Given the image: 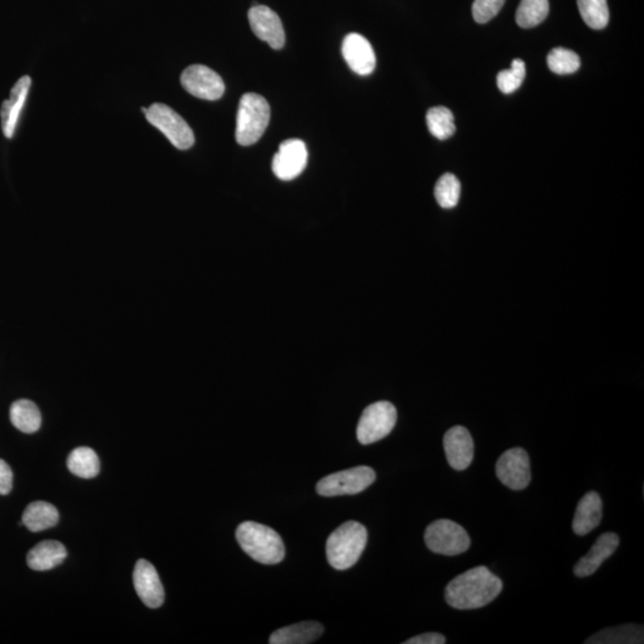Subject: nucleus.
Returning <instances> with one entry per match:
<instances>
[{
	"mask_svg": "<svg viewBox=\"0 0 644 644\" xmlns=\"http://www.w3.org/2000/svg\"><path fill=\"white\" fill-rule=\"evenodd\" d=\"M503 591V582L485 565L469 569L448 583L445 601L457 610H474L490 604Z\"/></svg>",
	"mask_w": 644,
	"mask_h": 644,
	"instance_id": "nucleus-1",
	"label": "nucleus"
},
{
	"mask_svg": "<svg viewBox=\"0 0 644 644\" xmlns=\"http://www.w3.org/2000/svg\"><path fill=\"white\" fill-rule=\"evenodd\" d=\"M237 539L243 552L257 563L277 564L286 556L283 539L263 524L245 522L237 529Z\"/></svg>",
	"mask_w": 644,
	"mask_h": 644,
	"instance_id": "nucleus-2",
	"label": "nucleus"
},
{
	"mask_svg": "<svg viewBox=\"0 0 644 644\" xmlns=\"http://www.w3.org/2000/svg\"><path fill=\"white\" fill-rule=\"evenodd\" d=\"M368 542V531L357 522H346L331 534L326 543L328 564L336 571H346L357 564Z\"/></svg>",
	"mask_w": 644,
	"mask_h": 644,
	"instance_id": "nucleus-3",
	"label": "nucleus"
},
{
	"mask_svg": "<svg viewBox=\"0 0 644 644\" xmlns=\"http://www.w3.org/2000/svg\"><path fill=\"white\" fill-rule=\"evenodd\" d=\"M268 100L257 93H246L239 103L235 138L241 146L256 144L263 137L270 122Z\"/></svg>",
	"mask_w": 644,
	"mask_h": 644,
	"instance_id": "nucleus-4",
	"label": "nucleus"
},
{
	"mask_svg": "<svg viewBox=\"0 0 644 644\" xmlns=\"http://www.w3.org/2000/svg\"><path fill=\"white\" fill-rule=\"evenodd\" d=\"M425 543L431 552L456 556L470 548V537L459 524L449 519L431 523L425 531Z\"/></svg>",
	"mask_w": 644,
	"mask_h": 644,
	"instance_id": "nucleus-5",
	"label": "nucleus"
},
{
	"mask_svg": "<svg viewBox=\"0 0 644 644\" xmlns=\"http://www.w3.org/2000/svg\"><path fill=\"white\" fill-rule=\"evenodd\" d=\"M398 421V413L394 404L388 402H378L366 407L359 419L357 438L359 443L369 445L384 440Z\"/></svg>",
	"mask_w": 644,
	"mask_h": 644,
	"instance_id": "nucleus-6",
	"label": "nucleus"
},
{
	"mask_svg": "<svg viewBox=\"0 0 644 644\" xmlns=\"http://www.w3.org/2000/svg\"><path fill=\"white\" fill-rule=\"evenodd\" d=\"M376 480L375 471L370 467L351 468L322 478L317 492L322 497L354 496L372 486Z\"/></svg>",
	"mask_w": 644,
	"mask_h": 644,
	"instance_id": "nucleus-7",
	"label": "nucleus"
},
{
	"mask_svg": "<svg viewBox=\"0 0 644 644\" xmlns=\"http://www.w3.org/2000/svg\"><path fill=\"white\" fill-rule=\"evenodd\" d=\"M146 118L168 138L175 148L189 149L194 144V135L185 119L165 104L156 103L147 109Z\"/></svg>",
	"mask_w": 644,
	"mask_h": 644,
	"instance_id": "nucleus-8",
	"label": "nucleus"
},
{
	"mask_svg": "<svg viewBox=\"0 0 644 644\" xmlns=\"http://www.w3.org/2000/svg\"><path fill=\"white\" fill-rule=\"evenodd\" d=\"M496 474L508 488L526 489L531 481L529 455L522 448L510 449L497 459Z\"/></svg>",
	"mask_w": 644,
	"mask_h": 644,
	"instance_id": "nucleus-9",
	"label": "nucleus"
},
{
	"mask_svg": "<svg viewBox=\"0 0 644 644\" xmlns=\"http://www.w3.org/2000/svg\"><path fill=\"white\" fill-rule=\"evenodd\" d=\"M181 82L186 92L200 99H220L224 93L223 78L207 66L193 65L188 67L182 73Z\"/></svg>",
	"mask_w": 644,
	"mask_h": 644,
	"instance_id": "nucleus-10",
	"label": "nucleus"
},
{
	"mask_svg": "<svg viewBox=\"0 0 644 644\" xmlns=\"http://www.w3.org/2000/svg\"><path fill=\"white\" fill-rule=\"evenodd\" d=\"M308 152L305 142L289 138L279 145L272 160V171L280 181H293L305 171Z\"/></svg>",
	"mask_w": 644,
	"mask_h": 644,
	"instance_id": "nucleus-11",
	"label": "nucleus"
},
{
	"mask_svg": "<svg viewBox=\"0 0 644 644\" xmlns=\"http://www.w3.org/2000/svg\"><path fill=\"white\" fill-rule=\"evenodd\" d=\"M249 21L254 35L267 43L272 50H282L286 33L279 14L268 6L254 5L249 11Z\"/></svg>",
	"mask_w": 644,
	"mask_h": 644,
	"instance_id": "nucleus-12",
	"label": "nucleus"
},
{
	"mask_svg": "<svg viewBox=\"0 0 644 644\" xmlns=\"http://www.w3.org/2000/svg\"><path fill=\"white\" fill-rule=\"evenodd\" d=\"M133 582L135 591L146 606L158 609L163 605L165 593L158 572L148 561H137L135 565Z\"/></svg>",
	"mask_w": 644,
	"mask_h": 644,
	"instance_id": "nucleus-13",
	"label": "nucleus"
},
{
	"mask_svg": "<svg viewBox=\"0 0 644 644\" xmlns=\"http://www.w3.org/2000/svg\"><path fill=\"white\" fill-rule=\"evenodd\" d=\"M342 53L350 69L359 76H369L375 70V52L369 41L359 33H349L344 39Z\"/></svg>",
	"mask_w": 644,
	"mask_h": 644,
	"instance_id": "nucleus-14",
	"label": "nucleus"
},
{
	"mask_svg": "<svg viewBox=\"0 0 644 644\" xmlns=\"http://www.w3.org/2000/svg\"><path fill=\"white\" fill-rule=\"evenodd\" d=\"M444 451L448 463L455 470H466L474 459V440L469 431L455 426L445 433Z\"/></svg>",
	"mask_w": 644,
	"mask_h": 644,
	"instance_id": "nucleus-15",
	"label": "nucleus"
},
{
	"mask_svg": "<svg viewBox=\"0 0 644 644\" xmlns=\"http://www.w3.org/2000/svg\"><path fill=\"white\" fill-rule=\"evenodd\" d=\"M618 545H620V537L615 533H605L597 538L593 546L589 553L578 561L574 565V574L578 578H587L594 574L604 561L613 555Z\"/></svg>",
	"mask_w": 644,
	"mask_h": 644,
	"instance_id": "nucleus-16",
	"label": "nucleus"
},
{
	"mask_svg": "<svg viewBox=\"0 0 644 644\" xmlns=\"http://www.w3.org/2000/svg\"><path fill=\"white\" fill-rule=\"evenodd\" d=\"M30 86H32L30 77H22L11 90L10 99L3 103L0 118H2L3 134L7 138L13 137L16 132L18 118L27 100Z\"/></svg>",
	"mask_w": 644,
	"mask_h": 644,
	"instance_id": "nucleus-17",
	"label": "nucleus"
},
{
	"mask_svg": "<svg viewBox=\"0 0 644 644\" xmlns=\"http://www.w3.org/2000/svg\"><path fill=\"white\" fill-rule=\"evenodd\" d=\"M602 519V501L597 492H589L579 501L576 507L574 519H573V531L578 536H585L592 530L598 527Z\"/></svg>",
	"mask_w": 644,
	"mask_h": 644,
	"instance_id": "nucleus-18",
	"label": "nucleus"
},
{
	"mask_svg": "<svg viewBox=\"0 0 644 644\" xmlns=\"http://www.w3.org/2000/svg\"><path fill=\"white\" fill-rule=\"evenodd\" d=\"M324 634V627L317 621H301L279 629L270 636L271 644H308L316 642Z\"/></svg>",
	"mask_w": 644,
	"mask_h": 644,
	"instance_id": "nucleus-19",
	"label": "nucleus"
},
{
	"mask_svg": "<svg viewBox=\"0 0 644 644\" xmlns=\"http://www.w3.org/2000/svg\"><path fill=\"white\" fill-rule=\"evenodd\" d=\"M65 546L60 542L44 541L30 550L27 563L30 568L37 572L50 571L58 567L66 559Z\"/></svg>",
	"mask_w": 644,
	"mask_h": 644,
	"instance_id": "nucleus-20",
	"label": "nucleus"
},
{
	"mask_svg": "<svg viewBox=\"0 0 644 644\" xmlns=\"http://www.w3.org/2000/svg\"><path fill=\"white\" fill-rule=\"evenodd\" d=\"M59 522V512L52 504L35 501L29 505L22 516V524L32 533L50 529Z\"/></svg>",
	"mask_w": 644,
	"mask_h": 644,
	"instance_id": "nucleus-21",
	"label": "nucleus"
},
{
	"mask_svg": "<svg viewBox=\"0 0 644 644\" xmlns=\"http://www.w3.org/2000/svg\"><path fill=\"white\" fill-rule=\"evenodd\" d=\"M10 419L17 430L24 433H33L41 428V413L36 404L29 400H18L10 410Z\"/></svg>",
	"mask_w": 644,
	"mask_h": 644,
	"instance_id": "nucleus-22",
	"label": "nucleus"
},
{
	"mask_svg": "<svg viewBox=\"0 0 644 644\" xmlns=\"http://www.w3.org/2000/svg\"><path fill=\"white\" fill-rule=\"evenodd\" d=\"M67 467L71 473L78 478H92L99 474L100 463L99 456L90 448H77L67 459Z\"/></svg>",
	"mask_w": 644,
	"mask_h": 644,
	"instance_id": "nucleus-23",
	"label": "nucleus"
},
{
	"mask_svg": "<svg viewBox=\"0 0 644 644\" xmlns=\"http://www.w3.org/2000/svg\"><path fill=\"white\" fill-rule=\"evenodd\" d=\"M548 0H522L516 14L519 27L530 29L537 27L548 17Z\"/></svg>",
	"mask_w": 644,
	"mask_h": 644,
	"instance_id": "nucleus-24",
	"label": "nucleus"
},
{
	"mask_svg": "<svg viewBox=\"0 0 644 644\" xmlns=\"http://www.w3.org/2000/svg\"><path fill=\"white\" fill-rule=\"evenodd\" d=\"M430 133L440 140L452 137L456 132L455 118L445 107L431 108L426 115Z\"/></svg>",
	"mask_w": 644,
	"mask_h": 644,
	"instance_id": "nucleus-25",
	"label": "nucleus"
},
{
	"mask_svg": "<svg viewBox=\"0 0 644 644\" xmlns=\"http://www.w3.org/2000/svg\"><path fill=\"white\" fill-rule=\"evenodd\" d=\"M580 14L590 28L601 30L609 24L608 0H578Z\"/></svg>",
	"mask_w": 644,
	"mask_h": 644,
	"instance_id": "nucleus-26",
	"label": "nucleus"
},
{
	"mask_svg": "<svg viewBox=\"0 0 644 644\" xmlns=\"http://www.w3.org/2000/svg\"><path fill=\"white\" fill-rule=\"evenodd\" d=\"M434 196L441 208L456 207L460 196V183L452 174H445L438 179Z\"/></svg>",
	"mask_w": 644,
	"mask_h": 644,
	"instance_id": "nucleus-27",
	"label": "nucleus"
},
{
	"mask_svg": "<svg viewBox=\"0 0 644 644\" xmlns=\"http://www.w3.org/2000/svg\"><path fill=\"white\" fill-rule=\"evenodd\" d=\"M642 642V630L635 625H624L599 632L586 643H639Z\"/></svg>",
	"mask_w": 644,
	"mask_h": 644,
	"instance_id": "nucleus-28",
	"label": "nucleus"
},
{
	"mask_svg": "<svg viewBox=\"0 0 644 644\" xmlns=\"http://www.w3.org/2000/svg\"><path fill=\"white\" fill-rule=\"evenodd\" d=\"M552 72L556 74H572L576 72L582 65L579 55L575 52L559 47L553 50L546 58Z\"/></svg>",
	"mask_w": 644,
	"mask_h": 644,
	"instance_id": "nucleus-29",
	"label": "nucleus"
},
{
	"mask_svg": "<svg viewBox=\"0 0 644 644\" xmlns=\"http://www.w3.org/2000/svg\"><path fill=\"white\" fill-rule=\"evenodd\" d=\"M526 76V62L520 59L513 60L510 70L501 71V72L497 74V86H499L501 92L508 95V93L516 91V90L522 86Z\"/></svg>",
	"mask_w": 644,
	"mask_h": 644,
	"instance_id": "nucleus-30",
	"label": "nucleus"
},
{
	"mask_svg": "<svg viewBox=\"0 0 644 644\" xmlns=\"http://www.w3.org/2000/svg\"><path fill=\"white\" fill-rule=\"evenodd\" d=\"M507 0H475L473 4V17L478 24H487L493 20L503 9Z\"/></svg>",
	"mask_w": 644,
	"mask_h": 644,
	"instance_id": "nucleus-31",
	"label": "nucleus"
},
{
	"mask_svg": "<svg viewBox=\"0 0 644 644\" xmlns=\"http://www.w3.org/2000/svg\"><path fill=\"white\" fill-rule=\"evenodd\" d=\"M14 473L5 460L0 459V496H6L13 489Z\"/></svg>",
	"mask_w": 644,
	"mask_h": 644,
	"instance_id": "nucleus-32",
	"label": "nucleus"
},
{
	"mask_svg": "<svg viewBox=\"0 0 644 644\" xmlns=\"http://www.w3.org/2000/svg\"><path fill=\"white\" fill-rule=\"evenodd\" d=\"M447 642L444 635L438 632H426L404 641L403 644H444Z\"/></svg>",
	"mask_w": 644,
	"mask_h": 644,
	"instance_id": "nucleus-33",
	"label": "nucleus"
}]
</instances>
